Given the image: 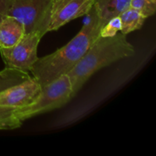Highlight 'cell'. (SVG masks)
I'll use <instances>...</instances> for the list:
<instances>
[{
  "instance_id": "6da1fadb",
  "label": "cell",
  "mask_w": 156,
  "mask_h": 156,
  "mask_svg": "<svg viewBox=\"0 0 156 156\" xmlns=\"http://www.w3.org/2000/svg\"><path fill=\"white\" fill-rule=\"evenodd\" d=\"M80 31L67 44L51 54L38 58L30 73L42 87L67 74L100 36L104 26L93 6Z\"/></svg>"
},
{
  "instance_id": "7a4b0ae2",
  "label": "cell",
  "mask_w": 156,
  "mask_h": 156,
  "mask_svg": "<svg viewBox=\"0 0 156 156\" xmlns=\"http://www.w3.org/2000/svg\"><path fill=\"white\" fill-rule=\"evenodd\" d=\"M134 55L135 49L128 42L126 35L117 34L108 37L99 36L82 59L67 73L72 84L73 97L99 69Z\"/></svg>"
},
{
  "instance_id": "3957f363",
  "label": "cell",
  "mask_w": 156,
  "mask_h": 156,
  "mask_svg": "<svg viewBox=\"0 0 156 156\" xmlns=\"http://www.w3.org/2000/svg\"><path fill=\"white\" fill-rule=\"evenodd\" d=\"M73 98V88L68 75L42 87L41 92L33 102L24 108L15 110V115L21 121L61 108Z\"/></svg>"
},
{
  "instance_id": "277c9868",
  "label": "cell",
  "mask_w": 156,
  "mask_h": 156,
  "mask_svg": "<svg viewBox=\"0 0 156 156\" xmlns=\"http://www.w3.org/2000/svg\"><path fill=\"white\" fill-rule=\"evenodd\" d=\"M51 0H10L8 15L22 23L24 34L48 32Z\"/></svg>"
},
{
  "instance_id": "5b68a950",
  "label": "cell",
  "mask_w": 156,
  "mask_h": 156,
  "mask_svg": "<svg viewBox=\"0 0 156 156\" xmlns=\"http://www.w3.org/2000/svg\"><path fill=\"white\" fill-rule=\"evenodd\" d=\"M42 35L38 32L24 34L21 41L11 47H0L5 68L28 73L38 59L37 47Z\"/></svg>"
},
{
  "instance_id": "8992f818",
  "label": "cell",
  "mask_w": 156,
  "mask_h": 156,
  "mask_svg": "<svg viewBox=\"0 0 156 156\" xmlns=\"http://www.w3.org/2000/svg\"><path fill=\"white\" fill-rule=\"evenodd\" d=\"M94 0H51L48 32L56 30L67 23L88 15Z\"/></svg>"
},
{
  "instance_id": "52a82bcc",
  "label": "cell",
  "mask_w": 156,
  "mask_h": 156,
  "mask_svg": "<svg viewBox=\"0 0 156 156\" xmlns=\"http://www.w3.org/2000/svg\"><path fill=\"white\" fill-rule=\"evenodd\" d=\"M42 89L41 84L34 77L13 85L0 92V106L15 109L31 104Z\"/></svg>"
},
{
  "instance_id": "ba28073f",
  "label": "cell",
  "mask_w": 156,
  "mask_h": 156,
  "mask_svg": "<svg viewBox=\"0 0 156 156\" xmlns=\"http://www.w3.org/2000/svg\"><path fill=\"white\" fill-rule=\"evenodd\" d=\"M24 35V25L14 17L6 15L0 21V47L15 45Z\"/></svg>"
},
{
  "instance_id": "9c48e42d",
  "label": "cell",
  "mask_w": 156,
  "mask_h": 156,
  "mask_svg": "<svg viewBox=\"0 0 156 156\" xmlns=\"http://www.w3.org/2000/svg\"><path fill=\"white\" fill-rule=\"evenodd\" d=\"M131 0H94V8L105 25L110 19L119 16L122 12L130 6Z\"/></svg>"
},
{
  "instance_id": "30bf717a",
  "label": "cell",
  "mask_w": 156,
  "mask_h": 156,
  "mask_svg": "<svg viewBox=\"0 0 156 156\" xmlns=\"http://www.w3.org/2000/svg\"><path fill=\"white\" fill-rule=\"evenodd\" d=\"M121 21V34H128L130 32L139 30L144 24L147 18L141 12L129 6L128 9L122 12L119 15Z\"/></svg>"
},
{
  "instance_id": "8fae6325",
  "label": "cell",
  "mask_w": 156,
  "mask_h": 156,
  "mask_svg": "<svg viewBox=\"0 0 156 156\" xmlns=\"http://www.w3.org/2000/svg\"><path fill=\"white\" fill-rule=\"evenodd\" d=\"M30 78V76L28 73L5 68L2 71H0V92L13 85L21 83Z\"/></svg>"
},
{
  "instance_id": "7c38bea8",
  "label": "cell",
  "mask_w": 156,
  "mask_h": 156,
  "mask_svg": "<svg viewBox=\"0 0 156 156\" xmlns=\"http://www.w3.org/2000/svg\"><path fill=\"white\" fill-rule=\"evenodd\" d=\"M15 110V108L0 106V130L21 127L22 121L16 117Z\"/></svg>"
},
{
  "instance_id": "4fadbf2b",
  "label": "cell",
  "mask_w": 156,
  "mask_h": 156,
  "mask_svg": "<svg viewBox=\"0 0 156 156\" xmlns=\"http://www.w3.org/2000/svg\"><path fill=\"white\" fill-rule=\"evenodd\" d=\"M130 7L136 9L145 17L149 18L155 14L156 0H131Z\"/></svg>"
},
{
  "instance_id": "5bb4252c",
  "label": "cell",
  "mask_w": 156,
  "mask_h": 156,
  "mask_svg": "<svg viewBox=\"0 0 156 156\" xmlns=\"http://www.w3.org/2000/svg\"><path fill=\"white\" fill-rule=\"evenodd\" d=\"M121 30V21L120 16H116L110 19L102 27L100 31V36L103 37H113Z\"/></svg>"
},
{
  "instance_id": "9a60e30c",
  "label": "cell",
  "mask_w": 156,
  "mask_h": 156,
  "mask_svg": "<svg viewBox=\"0 0 156 156\" xmlns=\"http://www.w3.org/2000/svg\"><path fill=\"white\" fill-rule=\"evenodd\" d=\"M10 0H0V21L8 15Z\"/></svg>"
}]
</instances>
